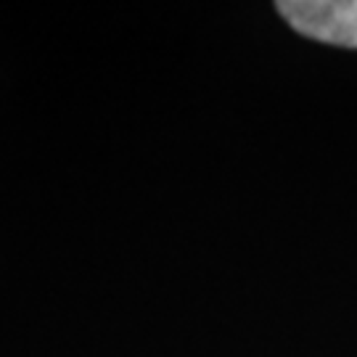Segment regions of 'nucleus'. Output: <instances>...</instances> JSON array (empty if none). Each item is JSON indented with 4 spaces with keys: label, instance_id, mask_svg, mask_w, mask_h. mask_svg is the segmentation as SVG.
<instances>
[{
    "label": "nucleus",
    "instance_id": "nucleus-1",
    "mask_svg": "<svg viewBox=\"0 0 357 357\" xmlns=\"http://www.w3.org/2000/svg\"><path fill=\"white\" fill-rule=\"evenodd\" d=\"M275 8L305 38L357 48V0H281Z\"/></svg>",
    "mask_w": 357,
    "mask_h": 357
}]
</instances>
